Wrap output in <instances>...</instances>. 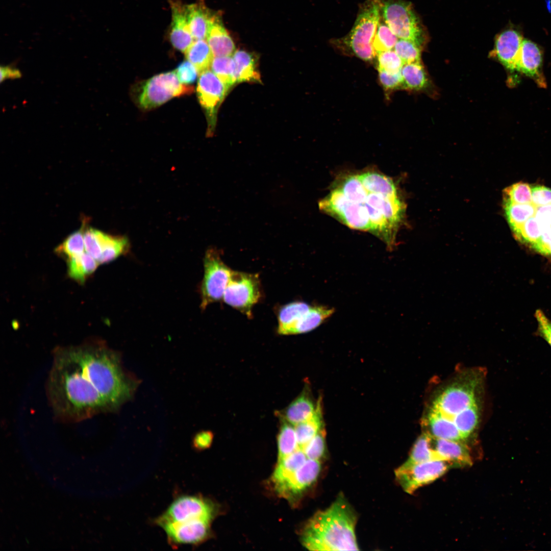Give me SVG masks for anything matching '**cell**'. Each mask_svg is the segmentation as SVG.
<instances>
[{
	"label": "cell",
	"mask_w": 551,
	"mask_h": 551,
	"mask_svg": "<svg viewBox=\"0 0 551 551\" xmlns=\"http://www.w3.org/2000/svg\"><path fill=\"white\" fill-rule=\"evenodd\" d=\"M453 467H455L453 464L444 460L411 464L403 463L395 470V475L403 489L408 494H412L419 487L436 480Z\"/></svg>",
	"instance_id": "cell-9"
},
{
	"label": "cell",
	"mask_w": 551,
	"mask_h": 551,
	"mask_svg": "<svg viewBox=\"0 0 551 551\" xmlns=\"http://www.w3.org/2000/svg\"><path fill=\"white\" fill-rule=\"evenodd\" d=\"M213 439L212 432L209 431H203L195 434L192 440V445L195 449L198 450H204L210 447Z\"/></svg>",
	"instance_id": "cell-51"
},
{
	"label": "cell",
	"mask_w": 551,
	"mask_h": 551,
	"mask_svg": "<svg viewBox=\"0 0 551 551\" xmlns=\"http://www.w3.org/2000/svg\"><path fill=\"white\" fill-rule=\"evenodd\" d=\"M380 81L385 89L392 90L403 86V78L401 71L396 73H390L379 70Z\"/></svg>",
	"instance_id": "cell-46"
},
{
	"label": "cell",
	"mask_w": 551,
	"mask_h": 551,
	"mask_svg": "<svg viewBox=\"0 0 551 551\" xmlns=\"http://www.w3.org/2000/svg\"><path fill=\"white\" fill-rule=\"evenodd\" d=\"M318 206L348 227L374 235L389 249L406 210L396 183L373 169L339 176Z\"/></svg>",
	"instance_id": "cell-2"
},
{
	"label": "cell",
	"mask_w": 551,
	"mask_h": 551,
	"mask_svg": "<svg viewBox=\"0 0 551 551\" xmlns=\"http://www.w3.org/2000/svg\"><path fill=\"white\" fill-rule=\"evenodd\" d=\"M543 55L539 46L533 41L523 39L517 59L516 71L533 79L544 88L546 81L542 73Z\"/></svg>",
	"instance_id": "cell-15"
},
{
	"label": "cell",
	"mask_w": 551,
	"mask_h": 551,
	"mask_svg": "<svg viewBox=\"0 0 551 551\" xmlns=\"http://www.w3.org/2000/svg\"><path fill=\"white\" fill-rule=\"evenodd\" d=\"M428 423L429 429L428 433L433 437L459 441L465 440L455 423L438 411L431 409Z\"/></svg>",
	"instance_id": "cell-23"
},
{
	"label": "cell",
	"mask_w": 551,
	"mask_h": 551,
	"mask_svg": "<svg viewBox=\"0 0 551 551\" xmlns=\"http://www.w3.org/2000/svg\"><path fill=\"white\" fill-rule=\"evenodd\" d=\"M504 199L516 204H528L532 202V188L523 182L514 184L504 190Z\"/></svg>",
	"instance_id": "cell-39"
},
{
	"label": "cell",
	"mask_w": 551,
	"mask_h": 551,
	"mask_svg": "<svg viewBox=\"0 0 551 551\" xmlns=\"http://www.w3.org/2000/svg\"><path fill=\"white\" fill-rule=\"evenodd\" d=\"M512 230L518 241L529 245L531 247L537 241L542 233V230L534 216Z\"/></svg>",
	"instance_id": "cell-37"
},
{
	"label": "cell",
	"mask_w": 551,
	"mask_h": 551,
	"mask_svg": "<svg viewBox=\"0 0 551 551\" xmlns=\"http://www.w3.org/2000/svg\"><path fill=\"white\" fill-rule=\"evenodd\" d=\"M523 40L517 29L510 27L505 29L496 36L491 55L507 69L514 72Z\"/></svg>",
	"instance_id": "cell-14"
},
{
	"label": "cell",
	"mask_w": 551,
	"mask_h": 551,
	"mask_svg": "<svg viewBox=\"0 0 551 551\" xmlns=\"http://www.w3.org/2000/svg\"><path fill=\"white\" fill-rule=\"evenodd\" d=\"M82 254L67 259L68 273L69 277L81 284L84 283L86 278L89 276L82 257Z\"/></svg>",
	"instance_id": "cell-43"
},
{
	"label": "cell",
	"mask_w": 551,
	"mask_h": 551,
	"mask_svg": "<svg viewBox=\"0 0 551 551\" xmlns=\"http://www.w3.org/2000/svg\"><path fill=\"white\" fill-rule=\"evenodd\" d=\"M535 316L538 323L539 336L551 347V321L541 310L536 311Z\"/></svg>",
	"instance_id": "cell-47"
},
{
	"label": "cell",
	"mask_w": 551,
	"mask_h": 551,
	"mask_svg": "<svg viewBox=\"0 0 551 551\" xmlns=\"http://www.w3.org/2000/svg\"><path fill=\"white\" fill-rule=\"evenodd\" d=\"M320 469L319 460L308 459L285 483L276 489L283 496L288 497L297 495L316 481Z\"/></svg>",
	"instance_id": "cell-16"
},
{
	"label": "cell",
	"mask_w": 551,
	"mask_h": 551,
	"mask_svg": "<svg viewBox=\"0 0 551 551\" xmlns=\"http://www.w3.org/2000/svg\"><path fill=\"white\" fill-rule=\"evenodd\" d=\"M531 248L542 255L551 256V227L543 230L541 236Z\"/></svg>",
	"instance_id": "cell-49"
},
{
	"label": "cell",
	"mask_w": 551,
	"mask_h": 551,
	"mask_svg": "<svg viewBox=\"0 0 551 551\" xmlns=\"http://www.w3.org/2000/svg\"><path fill=\"white\" fill-rule=\"evenodd\" d=\"M193 90L192 87L180 82L175 71H168L154 76L143 84L138 102L143 109H150Z\"/></svg>",
	"instance_id": "cell-7"
},
{
	"label": "cell",
	"mask_w": 551,
	"mask_h": 551,
	"mask_svg": "<svg viewBox=\"0 0 551 551\" xmlns=\"http://www.w3.org/2000/svg\"><path fill=\"white\" fill-rule=\"evenodd\" d=\"M171 24L170 40L177 49L185 52L194 41L188 21L186 5L179 0H171Z\"/></svg>",
	"instance_id": "cell-17"
},
{
	"label": "cell",
	"mask_w": 551,
	"mask_h": 551,
	"mask_svg": "<svg viewBox=\"0 0 551 551\" xmlns=\"http://www.w3.org/2000/svg\"><path fill=\"white\" fill-rule=\"evenodd\" d=\"M45 387L54 417L73 423L115 410L131 396L134 385L118 355L92 341L58 347Z\"/></svg>",
	"instance_id": "cell-1"
},
{
	"label": "cell",
	"mask_w": 551,
	"mask_h": 551,
	"mask_svg": "<svg viewBox=\"0 0 551 551\" xmlns=\"http://www.w3.org/2000/svg\"><path fill=\"white\" fill-rule=\"evenodd\" d=\"M320 400L317 402L316 410L311 417L295 425L299 448H302L323 428Z\"/></svg>",
	"instance_id": "cell-27"
},
{
	"label": "cell",
	"mask_w": 551,
	"mask_h": 551,
	"mask_svg": "<svg viewBox=\"0 0 551 551\" xmlns=\"http://www.w3.org/2000/svg\"><path fill=\"white\" fill-rule=\"evenodd\" d=\"M433 460H443L433 449L431 443V435L425 433L419 437L412 448L408 459L404 464H411Z\"/></svg>",
	"instance_id": "cell-30"
},
{
	"label": "cell",
	"mask_w": 551,
	"mask_h": 551,
	"mask_svg": "<svg viewBox=\"0 0 551 551\" xmlns=\"http://www.w3.org/2000/svg\"><path fill=\"white\" fill-rule=\"evenodd\" d=\"M534 217L539 224L542 232L545 229L551 227V204L536 207Z\"/></svg>",
	"instance_id": "cell-50"
},
{
	"label": "cell",
	"mask_w": 551,
	"mask_h": 551,
	"mask_svg": "<svg viewBox=\"0 0 551 551\" xmlns=\"http://www.w3.org/2000/svg\"><path fill=\"white\" fill-rule=\"evenodd\" d=\"M185 54L187 60L197 69L198 75L209 69L214 57L206 39L194 40Z\"/></svg>",
	"instance_id": "cell-29"
},
{
	"label": "cell",
	"mask_w": 551,
	"mask_h": 551,
	"mask_svg": "<svg viewBox=\"0 0 551 551\" xmlns=\"http://www.w3.org/2000/svg\"><path fill=\"white\" fill-rule=\"evenodd\" d=\"M307 459L303 450L298 448L278 462L272 477L275 488L285 483Z\"/></svg>",
	"instance_id": "cell-26"
},
{
	"label": "cell",
	"mask_w": 551,
	"mask_h": 551,
	"mask_svg": "<svg viewBox=\"0 0 551 551\" xmlns=\"http://www.w3.org/2000/svg\"><path fill=\"white\" fill-rule=\"evenodd\" d=\"M326 432L322 428L302 448L307 459L319 460L325 453Z\"/></svg>",
	"instance_id": "cell-41"
},
{
	"label": "cell",
	"mask_w": 551,
	"mask_h": 551,
	"mask_svg": "<svg viewBox=\"0 0 551 551\" xmlns=\"http://www.w3.org/2000/svg\"><path fill=\"white\" fill-rule=\"evenodd\" d=\"M85 248L86 252L94 258L98 262L102 251L96 237L92 228H85L84 234Z\"/></svg>",
	"instance_id": "cell-45"
},
{
	"label": "cell",
	"mask_w": 551,
	"mask_h": 551,
	"mask_svg": "<svg viewBox=\"0 0 551 551\" xmlns=\"http://www.w3.org/2000/svg\"><path fill=\"white\" fill-rule=\"evenodd\" d=\"M228 90L220 80L210 69L199 75L197 96L208 119L210 129L215 124L217 109Z\"/></svg>",
	"instance_id": "cell-12"
},
{
	"label": "cell",
	"mask_w": 551,
	"mask_h": 551,
	"mask_svg": "<svg viewBox=\"0 0 551 551\" xmlns=\"http://www.w3.org/2000/svg\"><path fill=\"white\" fill-rule=\"evenodd\" d=\"M302 302H294L283 306L278 313V333L287 335L292 326L310 308Z\"/></svg>",
	"instance_id": "cell-28"
},
{
	"label": "cell",
	"mask_w": 551,
	"mask_h": 551,
	"mask_svg": "<svg viewBox=\"0 0 551 551\" xmlns=\"http://www.w3.org/2000/svg\"><path fill=\"white\" fill-rule=\"evenodd\" d=\"M188 23L194 40L206 39L210 20L214 13L199 1L186 5Z\"/></svg>",
	"instance_id": "cell-21"
},
{
	"label": "cell",
	"mask_w": 551,
	"mask_h": 551,
	"mask_svg": "<svg viewBox=\"0 0 551 551\" xmlns=\"http://www.w3.org/2000/svg\"><path fill=\"white\" fill-rule=\"evenodd\" d=\"M403 87L411 90H419L427 83L423 66L419 62L404 64L402 69Z\"/></svg>",
	"instance_id": "cell-33"
},
{
	"label": "cell",
	"mask_w": 551,
	"mask_h": 551,
	"mask_svg": "<svg viewBox=\"0 0 551 551\" xmlns=\"http://www.w3.org/2000/svg\"><path fill=\"white\" fill-rule=\"evenodd\" d=\"M294 425L281 419V425L278 435V462L298 448Z\"/></svg>",
	"instance_id": "cell-32"
},
{
	"label": "cell",
	"mask_w": 551,
	"mask_h": 551,
	"mask_svg": "<svg viewBox=\"0 0 551 551\" xmlns=\"http://www.w3.org/2000/svg\"><path fill=\"white\" fill-rule=\"evenodd\" d=\"M450 419L466 439L476 429L479 420L477 403L455 415Z\"/></svg>",
	"instance_id": "cell-35"
},
{
	"label": "cell",
	"mask_w": 551,
	"mask_h": 551,
	"mask_svg": "<svg viewBox=\"0 0 551 551\" xmlns=\"http://www.w3.org/2000/svg\"><path fill=\"white\" fill-rule=\"evenodd\" d=\"M332 308L324 306H311L289 330L287 335H295L309 332L319 326L334 313Z\"/></svg>",
	"instance_id": "cell-24"
},
{
	"label": "cell",
	"mask_w": 551,
	"mask_h": 551,
	"mask_svg": "<svg viewBox=\"0 0 551 551\" xmlns=\"http://www.w3.org/2000/svg\"><path fill=\"white\" fill-rule=\"evenodd\" d=\"M316 406L317 404H314L308 392L305 391L278 414L281 419L295 425L311 417Z\"/></svg>",
	"instance_id": "cell-20"
},
{
	"label": "cell",
	"mask_w": 551,
	"mask_h": 551,
	"mask_svg": "<svg viewBox=\"0 0 551 551\" xmlns=\"http://www.w3.org/2000/svg\"><path fill=\"white\" fill-rule=\"evenodd\" d=\"M474 383H458L443 391L435 399L432 409L451 419L476 403Z\"/></svg>",
	"instance_id": "cell-11"
},
{
	"label": "cell",
	"mask_w": 551,
	"mask_h": 551,
	"mask_svg": "<svg viewBox=\"0 0 551 551\" xmlns=\"http://www.w3.org/2000/svg\"><path fill=\"white\" fill-rule=\"evenodd\" d=\"M210 67L224 85L228 91L236 83L235 64L232 56L214 57Z\"/></svg>",
	"instance_id": "cell-34"
},
{
	"label": "cell",
	"mask_w": 551,
	"mask_h": 551,
	"mask_svg": "<svg viewBox=\"0 0 551 551\" xmlns=\"http://www.w3.org/2000/svg\"><path fill=\"white\" fill-rule=\"evenodd\" d=\"M94 232L102 251L98 264L112 261L128 251L129 244L127 237L113 236L94 229Z\"/></svg>",
	"instance_id": "cell-22"
},
{
	"label": "cell",
	"mask_w": 551,
	"mask_h": 551,
	"mask_svg": "<svg viewBox=\"0 0 551 551\" xmlns=\"http://www.w3.org/2000/svg\"><path fill=\"white\" fill-rule=\"evenodd\" d=\"M378 70L390 73L401 71L404 64L403 61L393 49L384 51L377 54Z\"/></svg>",
	"instance_id": "cell-42"
},
{
	"label": "cell",
	"mask_w": 551,
	"mask_h": 551,
	"mask_svg": "<svg viewBox=\"0 0 551 551\" xmlns=\"http://www.w3.org/2000/svg\"><path fill=\"white\" fill-rule=\"evenodd\" d=\"M420 47L412 41L398 39L393 49L404 63L406 64L420 62Z\"/></svg>",
	"instance_id": "cell-40"
},
{
	"label": "cell",
	"mask_w": 551,
	"mask_h": 551,
	"mask_svg": "<svg viewBox=\"0 0 551 551\" xmlns=\"http://www.w3.org/2000/svg\"><path fill=\"white\" fill-rule=\"evenodd\" d=\"M398 38L392 32L385 21H380L374 36L372 46L378 54L394 48Z\"/></svg>",
	"instance_id": "cell-38"
},
{
	"label": "cell",
	"mask_w": 551,
	"mask_h": 551,
	"mask_svg": "<svg viewBox=\"0 0 551 551\" xmlns=\"http://www.w3.org/2000/svg\"><path fill=\"white\" fill-rule=\"evenodd\" d=\"M214 514L211 503L199 496L183 495L177 497L154 522L157 525L195 519L211 521Z\"/></svg>",
	"instance_id": "cell-10"
},
{
	"label": "cell",
	"mask_w": 551,
	"mask_h": 551,
	"mask_svg": "<svg viewBox=\"0 0 551 551\" xmlns=\"http://www.w3.org/2000/svg\"><path fill=\"white\" fill-rule=\"evenodd\" d=\"M204 267L201 286V307L203 310L222 299L233 271L223 262L220 251L213 247L206 252Z\"/></svg>",
	"instance_id": "cell-6"
},
{
	"label": "cell",
	"mask_w": 551,
	"mask_h": 551,
	"mask_svg": "<svg viewBox=\"0 0 551 551\" xmlns=\"http://www.w3.org/2000/svg\"><path fill=\"white\" fill-rule=\"evenodd\" d=\"M381 11L384 21L398 39L412 41L421 46L423 31L411 3L387 0L382 3Z\"/></svg>",
	"instance_id": "cell-5"
},
{
	"label": "cell",
	"mask_w": 551,
	"mask_h": 551,
	"mask_svg": "<svg viewBox=\"0 0 551 551\" xmlns=\"http://www.w3.org/2000/svg\"><path fill=\"white\" fill-rule=\"evenodd\" d=\"M356 516L343 496L307 522L302 534L303 545L310 550H358Z\"/></svg>",
	"instance_id": "cell-3"
},
{
	"label": "cell",
	"mask_w": 551,
	"mask_h": 551,
	"mask_svg": "<svg viewBox=\"0 0 551 551\" xmlns=\"http://www.w3.org/2000/svg\"><path fill=\"white\" fill-rule=\"evenodd\" d=\"M206 40L214 57L232 56L235 52L234 42L217 14L210 20Z\"/></svg>",
	"instance_id": "cell-19"
},
{
	"label": "cell",
	"mask_w": 551,
	"mask_h": 551,
	"mask_svg": "<svg viewBox=\"0 0 551 551\" xmlns=\"http://www.w3.org/2000/svg\"><path fill=\"white\" fill-rule=\"evenodd\" d=\"M261 297L260 282L257 274L233 271L222 299L248 318L252 308Z\"/></svg>",
	"instance_id": "cell-8"
},
{
	"label": "cell",
	"mask_w": 551,
	"mask_h": 551,
	"mask_svg": "<svg viewBox=\"0 0 551 551\" xmlns=\"http://www.w3.org/2000/svg\"><path fill=\"white\" fill-rule=\"evenodd\" d=\"M232 58L235 64L236 83L260 81L257 61L253 54L243 50H237L235 51Z\"/></svg>",
	"instance_id": "cell-25"
},
{
	"label": "cell",
	"mask_w": 551,
	"mask_h": 551,
	"mask_svg": "<svg viewBox=\"0 0 551 551\" xmlns=\"http://www.w3.org/2000/svg\"><path fill=\"white\" fill-rule=\"evenodd\" d=\"M85 224L82 228L69 235L64 241L55 249L58 254L65 256L67 259L83 253L85 245L84 234Z\"/></svg>",
	"instance_id": "cell-36"
},
{
	"label": "cell",
	"mask_w": 551,
	"mask_h": 551,
	"mask_svg": "<svg viewBox=\"0 0 551 551\" xmlns=\"http://www.w3.org/2000/svg\"><path fill=\"white\" fill-rule=\"evenodd\" d=\"M175 71L180 82L185 85L194 83L198 74L196 67L188 60L181 63Z\"/></svg>",
	"instance_id": "cell-44"
},
{
	"label": "cell",
	"mask_w": 551,
	"mask_h": 551,
	"mask_svg": "<svg viewBox=\"0 0 551 551\" xmlns=\"http://www.w3.org/2000/svg\"><path fill=\"white\" fill-rule=\"evenodd\" d=\"M382 3L381 0H367L344 39L353 53L364 61H371L377 55L372 41L380 20Z\"/></svg>",
	"instance_id": "cell-4"
},
{
	"label": "cell",
	"mask_w": 551,
	"mask_h": 551,
	"mask_svg": "<svg viewBox=\"0 0 551 551\" xmlns=\"http://www.w3.org/2000/svg\"><path fill=\"white\" fill-rule=\"evenodd\" d=\"M1 82L7 79H15L21 78L20 71L10 65L1 66Z\"/></svg>",
	"instance_id": "cell-52"
},
{
	"label": "cell",
	"mask_w": 551,
	"mask_h": 551,
	"mask_svg": "<svg viewBox=\"0 0 551 551\" xmlns=\"http://www.w3.org/2000/svg\"><path fill=\"white\" fill-rule=\"evenodd\" d=\"M504 209L507 220L513 230L534 216L536 207L532 203L520 204L504 199Z\"/></svg>",
	"instance_id": "cell-31"
},
{
	"label": "cell",
	"mask_w": 551,
	"mask_h": 551,
	"mask_svg": "<svg viewBox=\"0 0 551 551\" xmlns=\"http://www.w3.org/2000/svg\"><path fill=\"white\" fill-rule=\"evenodd\" d=\"M536 207L551 204V189L537 185L532 188V202Z\"/></svg>",
	"instance_id": "cell-48"
},
{
	"label": "cell",
	"mask_w": 551,
	"mask_h": 551,
	"mask_svg": "<svg viewBox=\"0 0 551 551\" xmlns=\"http://www.w3.org/2000/svg\"><path fill=\"white\" fill-rule=\"evenodd\" d=\"M431 443L443 460L452 463L455 467L472 464L469 449L463 441L437 438L431 435Z\"/></svg>",
	"instance_id": "cell-18"
},
{
	"label": "cell",
	"mask_w": 551,
	"mask_h": 551,
	"mask_svg": "<svg viewBox=\"0 0 551 551\" xmlns=\"http://www.w3.org/2000/svg\"><path fill=\"white\" fill-rule=\"evenodd\" d=\"M210 521L195 519L176 522H166L158 526L165 532L171 545H196L207 538Z\"/></svg>",
	"instance_id": "cell-13"
}]
</instances>
